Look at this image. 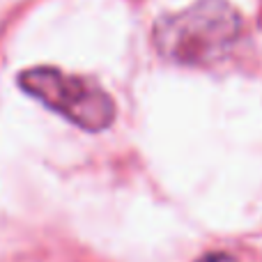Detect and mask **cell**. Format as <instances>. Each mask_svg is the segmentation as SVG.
Masks as SVG:
<instances>
[{
    "label": "cell",
    "instance_id": "7a4b0ae2",
    "mask_svg": "<svg viewBox=\"0 0 262 262\" xmlns=\"http://www.w3.org/2000/svg\"><path fill=\"white\" fill-rule=\"evenodd\" d=\"M18 88L49 111H55L90 134L108 129L118 115L113 97L99 83L88 76L67 74L58 67L26 69L18 74Z\"/></svg>",
    "mask_w": 262,
    "mask_h": 262
},
{
    "label": "cell",
    "instance_id": "3957f363",
    "mask_svg": "<svg viewBox=\"0 0 262 262\" xmlns=\"http://www.w3.org/2000/svg\"><path fill=\"white\" fill-rule=\"evenodd\" d=\"M195 262H237L230 253H223V251H214V253H207L203 258H198Z\"/></svg>",
    "mask_w": 262,
    "mask_h": 262
},
{
    "label": "cell",
    "instance_id": "6da1fadb",
    "mask_svg": "<svg viewBox=\"0 0 262 262\" xmlns=\"http://www.w3.org/2000/svg\"><path fill=\"white\" fill-rule=\"evenodd\" d=\"M244 32V18L228 0H195L161 16L152 28L159 55L177 64L207 67L223 60Z\"/></svg>",
    "mask_w": 262,
    "mask_h": 262
}]
</instances>
